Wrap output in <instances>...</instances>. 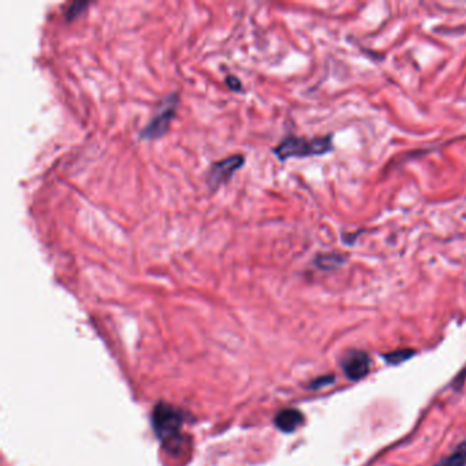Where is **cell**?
Wrapping results in <instances>:
<instances>
[{
	"mask_svg": "<svg viewBox=\"0 0 466 466\" xmlns=\"http://www.w3.org/2000/svg\"><path fill=\"white\" fill-rule=\"evenodd\" d=\"M333 135L317 137V138H303V137H289L283 140L278 147L274 148V155L285 162L290 158H308L319 156L333 151Z\"/></svg>",
	"mask_w": 466,
	"mask_h": 466,
	"instance_id": "cell-1",
	"label": "cell"
},
{
	"mask_svg": "<svg viewBox=\"0 0 466 466\" xmlns=\"http://www.w3.org/2000/svg\"><path fill=\"white\" fill-rule=\"evenodd\" d=\"M176 106H178V93H171L162 101L160 107L151 118L148 125L141 130V138L151 141L163 137L167 133L171 121L176 113Z\"/></svg>",
	"mask_w": 466,
	"mask_h": 466,
	"instance_id": "cell-2",
	"label": "cell"
},
{
	"mask_svg": "<svg viewBox=\"0 0 466 466\" xmlns=\"http://www.w3.org/2000/svg\"><path fill=\"white\" fill-rule=\"evenodd\" d=\"M182 422L181 413L169 405H159L153 412V426L163 440L174 439L182 426Z\"/></svg>",
	"mask_w": 466,
	"mask_h": 466,
	"instance_id": "cell-3",
	"label": "cell"
},
{
	"mask_svg": "<svg viewBox=\"0 0 466 466\" xmlns=\"http://www.w3.org/2000/svg\"><path fill=\"white\" fill-rule=\"evenodd\" d=\"M245 163V158L242 155H233L230 158H226L220 162H215L208 169L207 174V185L211 190L217 189L223 183L228 182L233 176V174L237 169H241Z\"/></svg>",
	"mask_w": 466,
	"mask_h": 466,
	"instance_id": "cell-4",
	"label": "cell"
},
{
	"mask_svg": "<svg viewBox=\"0 0 466 466\" xmlns=\"http://www.w3.org/2000/svg\"><path fill=\"white\" fill-rule=\"evenodd\" d=\"M371 364L369 354L363 350H351L342 360L343 372L350 381L364 379L371 371Z\"/></svg>",
	"mask_w": 466,
	"mask_h": 466,
	"instance_id": "cell-5",
	"label": "cell"
},
{
	"mask_svg": "<svg viewBox=\"0 0 466 466\" xmlns=\"http://www.w3.org/2000/svg\"><path fill=\"white\" fill-rule=\"evenodd\" d=\"M302 423H303V415L297 409H285L279 412L275 417V425L286 433L294 432Z\"/></svg>",
	"mask_w": 466,
	"mask_h": 466,
	"instance_id": "cell-6",
	"label": "cell"
},
{
	"mask_svg": "<svg viewBox=\"0 0 466 466\" xmlns=\"http://www.w3.org/2000/svg\"><path fill=\"white\" fill-rule=\"evenodd\" d=\"M435 466H466V440L460 443L450 456L442 458Z\"/></svg>",
	"mask_w": 466,
	"mask_h": 466,
	"instance_id": "cell-7",
	"label": "cell"
},
{
	"mask_svg": "<svg viewBox=\"0 0 466 466\" xmlns=\"http://www.w3.org/2000/svg\"><path fill=\"white\" fill-rule=\"evenodd\" d=\"M413 354H415L413 350H410V349H402V350H395V351H391V353L385 354L384 358H385L387 363H390L392 365H397V364H401V363L409 360Z\"/></svg>",
	"mask_w": 466,
	"mask_h": 466,
	"instance_id": "cell-8",
	"label": "cell"
},
{
	"mask_svg": "<svg viewBox=\"0 0 466 466\" xmlns=\"http://www.w3.org/2000/svg\"><path fill=\"white\" fill-rule=\"evenodd\" d=\"M88 6H89V3H86V1H73L66 10L67 21H72V19L77 18Z\"/></svg>",
	"mask_w": 466,
	"mask_h": 466,
	"instance_id": "cell-9",
	"label": "cell"
},
{
	"mask_svg": "<svg viewBox=\"0 0 466 466\" xmlns=\"http://www.w3.org/2000/svg\"><path fill=\"white\" fill-rule=\"evenodd\" d=\"M316 264L320 267V268H324V269H331L334 267H337L339 263L338 257L335 254H330V256H319L317 260H316Z\"/></svg>",
	"mask_w": 466,
	"mask_h": 466,
	"instance_id": "cell-10",
	"label": "cell"
},
{
	"mask_svg": "<svg viewBox=\"0 0 466 466\" xmlns=\"http://www.w3.org/2000/svg\"><path fill=\"white\" fill-rule=\"evenodd\" d=\"M335 381L334 379V376H323V378H319L317 381H313L312 384H310V387H313V388H322V387H324V385H328V384H331L333 381Z\"/></svg>",
	"mask_w": 466,
	"mask_h": 466,
	"instance_id": "cell-11",
	"label": "cell"
},
{
	"mask_svg": "<svg viewBox=\"0 0 466 466\" xmlns=\"http://www.w3.org/2000/svg\"><path fill=\"white\" fill-rule=\"evenodd\" d=\"M226 83L228 84V86L231 88V89H234V90H240V88H241V83L235 78V77H227V80H226Z\"/></svg>",
	"mask_w": 466,
	"mask_h": 466,
	"instance_id": "cell-12",
	"label": "cell"
}]
</instances>
